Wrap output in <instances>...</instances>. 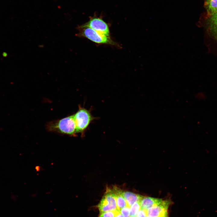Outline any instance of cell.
<instances>
[{"label":"cell","instance_id":"cell-12","mask_svg":"<svg viewBox=\"0 0 217 217\" xmlns=\"http://www.w3.org/2000/svg\"><path fill=\"white\" fill-rule=\"evenodd\" d=\"M141 209V206L139 202H137L133 204L130 207V217H135L137 213Z\"/></svg>","mask_w":217,"mask_h":217},{"label":"cell","instance_id":"cell-15","mask_svg":"<svg viewBox=\"0 0 217 217\" xmlns=\"http://www.w3.org/2000/svg\"><path fill=\"white\" fill-rule=\"evenodd\" d=\"M147 216L146 210L141 209L138 211L135 217H146Z\"/></svg>","mask_w":217,"mask_h":217},{"label":"cell","instance_id":"cell-9","mask_svg":"<svg viewBox=\"0 0 217 217\" xmlns=\"http://www.w3.org/2000/svg\"><path fill=\"white\" fill-rule=\"evenodd\" d=\"M123 196L130 207L134 203L140 202L142 196L130 192L122 190Z\"/></svg>","mask_w":217,"mask_h":217},{"label":"cell","instance_id":"cell-10","mask_svg":"<svg viewBox=\"0 0 217 217\" xmlns=\"http://www.w3.org/2000/svg\"><path fill=\"white\" fill-rule=\"evenodd\" d=\"M205 6L208 14L211 16L217 11V0H206Z\"/></svg>","mask_w":217,"mask_h":217},{"label":"cell","instance_id":"cell-4","mask_svg":"<svg viewBox=\"0 0 217 217\" xmlns=\"http://www.w3.org/2000/svg\"><path fill=\"white\" fill-rule=\"evenodd\" d=\"M98 207L101 213L107 211L118 210L115 195L112 189L107 188Z\"/></svg>","mask_w":217,"mask_h":217},{"label":"cell","instance_id":"cell-18","mask_svg":"<svg viewBox=\"0 0 217 217\" xmlns=\"http://www.w3.org/2000/svg\"><path fill=\"white\" fill-rule=\"evenodd\" d=\"M146 217H150V216H146Z\"/></svg>","mask_w":217,"mask_h":217},{"label":"cell","instance_id":"cell-5","mask_svg":"<svg viewBox=\"0 0 217 217\" xmlns=\"http://www.w3.org/2000/svg\"><path fill=\"white\" fill-rule=\"evenodd\" d=\"M90 27L106 36L110 37V32L107 24L102 19L93 17L87 22L80 26Z\"/></svg>","mask_w":217,"mask_h":217},{"label":"cell","instance_id":"cell-6","mask_svg":"<svg viewBox=\"0 0 217 217\" xmlns=\"http://www.w3.org/2000/svg\"><path fill=\"white\" fill-rule=\"evenodd\" d=\"M170 202L165 200L161 204L152 206L147 210V215L151 217H168L167 209Z\"/></svg>","mask_w":217,"mask_h":217},{"label":"cell","instance_id":"cell-3","mask_svg":"<svg viewBox=\"0 0 217 217\" xmlns=\"http://www.w3.org/2000/svg\"><path fill=\"white\" fill-rule=\"evenodd\" d=\"M73 115L76 125V133L83 132L94 118L89 111L80 106Z\"/></svg>","mask_w":217,"mask_h":217},{"label":"cell","instance_id":"cell-8","mask_svg":"<svg viewBox=\"0 0 217 217\" xmlns=\"http://www.w3.org/2000/svg\"><path fill=\"white\" fill-rule=\"evenodd\" d=\"M112 190L115 195L117 209L119 210L124 207L128 206L123 196L122 190L117 186L114 187Z\"/></svg>","mask_w":217,"mask_h":217},{"label":"cell","instance_id":"cell-13","mask_svg":"<svg viewBox=\"0 0 217 217\" xmlns=\"http://www.w3.org/2000/svg\"><path fill=\"white\" fill-rule=\"evenodd\" d=\"M118 210L115 211H110L101 213L99 217H115Z\"/></svg>","mask_w":217,"mask_h":217},{"label":"cell","instance_id":"cell-1","mask_svg":"<svg viewBox=\"0 0 217 217\" xmlns=\"http://www.w3.org/2000/svg\"><path fill=\"white\" fill-rule=\"evenodd\" d=\"M46 126L48 130L50 131L70 135L76 133V125L73 115L51 121Z\"/></svg>","mask_w":217,"mask_h":217},{"label":"cell","instance_id":"cell-17","mask_svg":"<svg viewBox=\"0 0 217 217\" xmlns=\"http://www.w3.org/2000/svg\"><path fill=\"white\" fill-rule=\"evenodd\" d=\"M2 56L4 57H6L8 56V54L5 52H3L2 54Z\"/></svg>","mask_w":217,"mask_h":217},{"label":"cell","instance_id":"cell-7","mask_svg":"<svg viewBox=\"0 0 217 217\" xmlns=\"http://www.w3.org/2000/svg\"><path fill=\"white\" fill-rule=\"evenodd\" d=\"M165 200L162 199L142 196L139 202L141 209L147 210L152 206L162 204Z\"/></svg>","mask_w":217,"mask_h":217},{"label":"cell","instance_id":"cell-2","mask_svg":"<svg viewBox=\"0 0 217 217\" xmlns=\"http://www.w3.org/2000/svg\"><path fill=\"white\" fill-rule=\"evenodd\" d=\"M79 33L77 36L87 38L92 41L98 44H105L114 45V42L110 37L106 36L88 27H77Z\"/></svg>","mask_w":217,"mask_h":217},{"label":"cell","instance_id":"cell-14","mask_svg":"<svg viewBox=\"0 0 217 217\" xmlns=\"http://www.w3.org/2000/svg\"><path fill=\"white\" fill-rule=\"evenodd\" d=\"M119 211L124 217H130V207L128 206L124 207L120 209Z\"/></svg>","mask_w":217,"mask_h":217},{"label":"cell","instance_id":"cell-16","mask_svg":"<svg viewBox=\"0 0 217 217\" xmlns=\"http://www.w3.org/2000/svg\"><path fill=\"white\" fill-rule=\"evenodd\" d=\"M115 217H124L119 211L116 214Z\"/></svg>","mask_w":217,"mask_h":217},{"label":"cell","instance_id":"cell-11","mask_svg":"<svg viewBox=\"0 0 217 217\" xmlns=\"http://www.w3.org/2000/svg\"><path fill=\"white\" fill-rule=\"evenodd\" d=\"M210 20L211 30L217 37V11L211 16Z\"/></svg>","mask_w":217,"mask_h":217}]
</instances>
